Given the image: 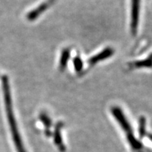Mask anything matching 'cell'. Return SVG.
<instances>
[{"label":"cell","instance_id":"1","mask_svg":"<svg viewBox=\"0 0 152 152\" xmlns=\"http://www.w3.org/2000/svg\"><path fill=\"white\" fill-rule=\"evenodd\" d=\"M2 89L4 99L5 108L7 111V115L8 118L9 127H10L11 134H12L13 140L16 146L17 152H26L23 144L20 134L18 132L16 119H15L14 111L12 108V101H11L10 87L7 76H3L2 77Z\"/></svg>","mask_w":152,"mask_h":152},{"label":"cell","instance_id":"2","mask_svg":"<svg viewBox=\"0 0 152 152\" xmlns=\"http://www.w3.org/2000/svg\"><path fill=\"white\" fill-rule=\"evenodd\" d=\"M111 111L115 120L119 123L121 128H122L123 129V130L127 133V135L132 134V128H131V125L130 123H128V120H127L125 114L123 113V112L122 110H121V108L118 107V106H113V107L111 108Z\"/></svg>","mask_w":152,"mask_h":152},{"label":"cell","instance_id":"3","mask_svg":"<svg viewBox=\"0 0 152 152\" xmlns=\"http://www.w3.org/2000/svg\"><path fill=\"white\" fill-rule=\"evenodd\" d=\"M140 0H132V9H131V33L133 36H135L137 32L140 15Z\"/></svg>","mask_w":152,"mask_h":152},{"label":"cell","instance_id":"4","mask_svg":"<svg viewBox=\"0 0 152 152\" xmlns=\"http://www.w3.org/2000/svg\"><path fill=\"white\" fill-rule=\"evenodd\" d=\"M55 0H48L46 2H44L41 4L40 5L38 6L37 8L32 10L29 14H27V19L30 21H33V20L37 19L40 15L42 14L45 11H46L47 9L50 7L51 5L54 3Z\"/></svg>","mask_w":152,"mask_h":152},{"label":"cell","instance_id":"5","mask_svg":"<svg viewBox=\"0 0 152 152\" xmlns=\"http://www.w3.org/2000/svg\"><path fill=\"white\" fill-rule=\"evenodd\" d=\"M114 54V49L111 48V47H107V48L104 49L102 52L98 53L96 55H94L92 57H91L90 59L88 60V64L91 66L94 65V64H97L98 62L101 61L105 60L106 58H109L111 57L112 55Z\"/></svg>","mask_w":152,"mask_h":152},{"label":"cell","instance_id":"6","mask_svg":"<svg viewBox=\"0 0 152 152\" xmlns=\"http://www.w3.org/2000/svg\"><path fill=\"white\" fill-rule=\"evenodd\" d=\"M71 57V51L69 49H64L62 51L61 54L60 61H59V68L61 71H64L67 66L68 61Z\"/></svg>","mask_w":152,"mask_h":152},{"label":"cell","instance_id":"7","mask_svg":"<svg viewBox=\"0 0 152 152\" xmlns=\"http://www.w3.org/2000/svg\"><path fill=\"white\" fill-rule=\"evenodd\" d=\"M60 124L61 123H58L57 125V126L56 127V129H55V132H54V142L55 144L58 146V147L59 148V149L61 151H64L65 149V147H64V144H63V141H62V137L61 135V130H60Z\"/></svg>","mask_w":152,"mask_h":152},{"label":"cell","instance_id":"8","mask_svg":"<svg viewBox=\"0 0 152 152\" xmlns=\"http://www.w3.org/2000/svg\"><path fill=\"white\" fill-rule=\"evenodd\" d=\"M132 66L137 68H152V60L147 58V59L137 61L134 62Z\"/></svg>","mask_w":152,"mask_h":152},{"label":"cell","instance_id":"9","mask_svg":"<svg viewBox=\"0 0 152 152\" xmlns=\"http://www.w3.org/2000/svg\"><path fill=\"white\" fill-rule=\"evenodd\" d=\"M146 119L144 116L140 118L139 121V134L140 137H144L146 135Z\"/></svg>","mask_w":152,"mask_h":152},{"label":"cell","instance_id":"10","mask_svg":"<svg viewBox=\"0 0 152 152\" xmlns=\"http://www.w3.org/2000/svg\"><path fill=\"white\" fill-rule=\"evenodd\" d=\"M74 68L76 72H80L83 68V62L81 58L78 56H75L73 61Z\"/></svg>","mask_w":152,"mask_h":152},{"label":"cell","instance_id":"11","mask_svg":"<svg viewBox=\"0 0 152 152\" xmlns=\"http://www.w3.org/2000/svg\"><path fill=\"white\" fill-rule=\"evenodd\" d=\"M39 118H40L42 123H43L44 125H45L47 129H49L51 126H52V121H51V119L49 118V117L47 115V114L41 113L40 115H39Z\"/></svg>","mask_w":152,"mask_h":152},{"label":"cell","instance_id":"12","mask_svg":"<svg viewBox=\"0 0 152 152\" xmlns=\"http://www.w3.org/2000/svg\"><path fill=\"white\" fill-rule=\"evenodd\" d=\"M148 137H149V139H150V140H151V141H152V134H148Z\"/></svg>","mask_w":152,"mask_h":152},{"label":"cell","instance_id":"13","mask_svg":"<svg viewBox=\"0 0 152 152\" xmlns=\"http://www.w3.org/2000/svg\"><path fill=\"white\" fill-rule=\"evenodd\" d=\"M149 59L152 60V53H151V54H149Z\"/></svg>","mask_w":152,"mask_h":152}]
</instances>
